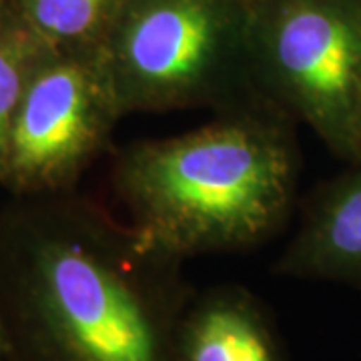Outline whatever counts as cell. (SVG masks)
<instances>
[{
	"instance_id": "cell-7",
	"label": "cell",
	"mask_w": 361,
	"mask_h": 361,
	"mask_svg": "<svg viewBox=\"0 0 361 361\" xmlns=\"http://www.w3.org/2000/svg\"><path fill=\"white\" fill-rule=\"evenodd\" d=\"M177 361H287L271 313L243 285H215L189 297L175 343Z\"/></svg>"
},
{
	"instance_id": "cell-8",
	"label": "cell",
	"mask_w": 361,
	"mask_h": 361,
	"mask_svg": "<svg viewBox=\"0 0 361 361\" xmlns=\"http://www.w3.org/2000/svg\"><path fill=\"white\" fill-rule=\"evenodd\" d=\"M127 0H11L54 52H101Z\"/></svg>"
},
{
	"instance_id": "cell-1",
	"label": "cell",
	"mask_w": 361,
	"mask_h": 361,
	"mask_svg": "<svg viewBox=\"0 0 361 361\" xmlns=\"http://www.w3.org/2000/svg\"><path fill=\"white\" fill-rule=\"evenodd\" d=\"M13 341L30 361H177L193 295L185 259L104 207L73 199L26 223L14 249Z\"/></svg>"
},
{
	"instance_id": "cell-5",
	"label": "cell",
	"mask_w": 361,
	"mask_h": 361,
	"mask_svg": "<svg viewBox=\"0 0 361 361\" xmlns=\"http://www.w3.org/2000/svg\"><path fill=\"white\" fill-rule=\"evenodd\" d=\"M123 116L103 51H52L26 87L2 185L18 195L73 189Z\"/></svg>"
},
{
	"instance_id": "cell-10",
	"label": "cell",
	"mask_w": 361,
	"mask_h": 361,
	"mask_svg": "<svg viewBox=\"0 0 361 361\" xmlns=\"http://www.w3.org/2000/svg\"><path fill=\"white\" fill-rule=\"evenodd\" d=\"M0 355H11V339H8V331H6V323L0 311Z\"/></svg>"
},
{
	"instance_id": "cell-4",
	"label": "cell",
	"mask_w": 361,
	"mask_h": 361,
	"mask_svg": "<svg viewBox=\"0 0 361 361\" xmlns=\"http://www.w3.org/2000/svg\"><path fill=\"white\" fill-rule=\"evenodd\" d=\"M247 65L259 101L361 159V0H253Z\"/></svg>"
},
{
	"instance_id": "cell-11",
	"label": "cell",
	"mask_w": 361,
	"mask_h": 361,
	"mask_svg": "<svg viewBox=\"0 0 361 361\" xmlns=\"http://www.w3.org/2000/svg\"><path fill=\"white\" fill-rule=\"evenodd\" d=\"M11 14V0H0V28Z\"/></svg>"
},
{
	"instance_id": "cell-3",
	"label": "cell",
	"mask_w": 361,
	"mask_h": 361,
	"mask_svg": "<svg viewBox=\"0 0 361 361\" xmlns=\"http://www.w3.org/2000/svg\"><path fill=\"white\" fill-rule=\"evenodd\" d=\"M253 0H127L104 44L123 115L263 103L251 87Z\"/></svg>"
},
{
	"instance_id": "cell-6",
	"label": "cell",
	"mask_w": 361,
	"mask_h": 361,
	"mask_svg": "<svg viewBox=\"0 0 361 361\" xmlns=\"http://www.w3.org/2000/svg\"><path fill=\"white\" fill-rule=\"evenodd\" d=\"M273 273L361 291V159L313 187Z\"/></svg>"
},
{
	"instance_id": "cell-2",
	"label": "cell",
	"mask_w": 361,
	"mask_h": 361,
	"mask_svg": "<svg viewBox=\"0 0 361 361\" xmlns=\"http://www.w3.org/2000/svg\"><path fill=\"white\" fill-rule=\"evenodd\" d=\"M213 115L183 135L123 147L111 173L130 225L185 261L257 249L297 209V123L267 103Z\"/></svg>"
},
{
	"instance_id": "cell-12",
	"label": "cell",
	"mask_w": 361,
	"mask_h": 361,
	"mask_svg": "<svg viewBox=\"0 0 361 361\" xmlns=\"http://www.w3.org/2000/svg\"><path fill=\"white\" fill-rule=\"evenodd\" d=\"M11 360V355H0V361H6Z\"/></svg>"
},
{
	"instance_id": "cell-9",
	"label": "cell",
	"mask_w": 361,
	"mask_h": 361,
	"mask_svg": "<svg viewBox=\"0 0 361 361\" xmlns=\"http://www.w3.org/2000/svg\"><path fill=\"white\" fill-rule=\"evenodd\" d=\"M51 52V47L11 6L0 28V185L6 175L14 121L26 87Z\"/></svg>"
}]
</instances>
